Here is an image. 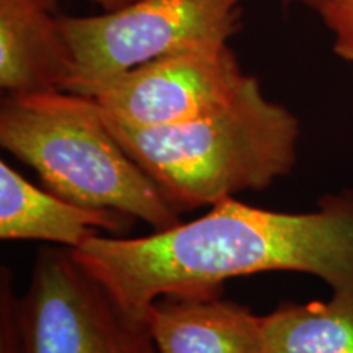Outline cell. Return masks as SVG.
Segmentation results:
<instances>
[{
    "label": "cell",
    "mask_w": 353,
    "mask_h": 353,
    "mask_svg": "<svg viewBox=\"0 0 353 353\" xmlns=\"http://www.w3.org/2000/svg\"><path fill=\"white\" fill-rule=\"evenodd\" d=\"M70 252L144 321L161 296L223 294L226 280L263 272L306 273L334 293L353 291V190L324 195L304 213L232 196L190 223L136 239L97 234Z\"/></svg>",
    "instance_id": "1"
},
{
    "label": "cell",
    "mask_w": 353,
    "mask_h": 353,
    "mask_svg": "<svg viewBox=\"0 0 353 353\" xmlns=\"http://www.w3.org/2000/svg\"><path fill=\"white\" fill-rule=\"evenodd\" d=\"M103 117L180 214L270 188L298 162L299 120L252 76L226 107L183 125L134 128Z\"/></svg>",
    "instance_id": "2"
},
{
    "label": "cell",
    "mask_w": 353,
    "mask_h": 353,
    "mask_svg": "<svg viewBox=\"0 0 353 353\" xmlns=\"http://www.w3.org/2000/svg\"><path fill=\"white\" fill-rule=\"evenodd\" d=\"M0 145L65 200L131 216L154 231L182 223V214L112 134L94 99L64 90L6 95Z\"/></svg>",
    "instance_id": "3"
},
{
    "label": "cell",
    "mask_w": 353,
    "mask_h": 353,
    "mask_svg": "<svg viewBox=\"0 0 353 353\" xmlns=\"http://www.w3.org/2000/svg\"><path fill=\"white\" fill-rule=\"evenodd\" d=\"M242 0H131L92 17L59 15L72 56L65 92L92 97L138 65L172 52L228 43Z\"/></svg>",
    "instance_id": "4"
},
{
    "label": "cell",
    "mask_w": 353,
    "mask_h": 353,
    "mask_svg": "<svg viewBox=\"0 0 353 353\" xmlns=\"http://www.w3.org/2000/svg\"><path fill=\"white\" fill-rule=\"evenodd\" d=\"M25 353H157L148 321L126 311L68 247H46L19 301Z\"/></svg>",
    "instance_id": "5"
},
{
    "label": "cell",
    "mask_w": 353,
    "mask_h": 353,
    "mask_svg": "<svg viewBox=\"0 0 353 353\" xmlns=\"http://www.w3.org/2000/svg\"><path fill=\"white\" fill-rule=\"evenodd\" d=\"M247 77L228 43L201 44L128 70L92 99L123 125L175 126L226 107Z\"/></svg>",
    "instance_id": "6"
},
{
    "label": "cell",
    "mask_w": 353,
    "mask_h": 353,
    "mask_svg": "<svg viewBox=\"0 0 353 353\" xmlns=\"http://www.w3.org/2000/svg\"><path fill=\"white\" fill-rule=\"evenodd\" d=\"M54 0H0V88L6 95L64 90L72 56Z\"/></svg>",
    "instance_id": "7"
},
{
    "label": "cell",
    "mask_w": 353,
    "mask_h": 353,
    "mask_svg": "<svg viewBox=\"0 0 353 353\" xmlns=\"http://www.w3.org/2000/svg\"><path fill=\"white\" fill-rule=\"evenodd\" d=\"M148 324L157 353H265L262 316L221 294H167Z\"/></svg>",
    "instance_id": "8"
},
{
    "label": "cell",
    "mask_w": 353,
    "mask_h": 353,
    "mask_svg": "<svg viewBox=\"0 0 353 353\" xmlns=\"http://www.w3.org/2000/svg\"><path fill=\"white\" fill-rule=\"evenodd\" d=\"M131 216L92 210L39 188L6 161L0 162V239L44 241L77 249L107 231L125 236L134 224Z\"/></svg>",
    "instance_id": "9"
},
{
    "label": "cell",
    "mask_w": 353,
    "mask_h": 353,
    "mask_svg": "<svg viewBox=\"0 0 353 353\" xmlns=\"http://www.w3.org/2000/svg\"><path fill=\"white\" fill-rule=\"evenodd\" d=\"M265 353H353V291L283 301L262 316Z\"/></svg>",
    "instance_id": "10"
},
{
    "label": "cell",
    "mask_w": 353,
    "mask_h": 353,
    "mask_svg": "<svg viewBox=\"0 0 353 353\" xmlns=\"http://www.w3.org/2000/svg\"><path fill=\"white\" fill-rule=\"evenodd\" d=\"M20 296L7 265L0 268V353H25L19 321Z\"/></svg>",
    "instance_id": "11"
},
{
    "label": "cell",
    "mask_w": 353,
    "mask_h": 353,
    "mask_svg": "<svg viewBox=\"0 0 353 353\" xmlns=\"http://www.w3.org/2000/svg\"><path fill=\"white\" fill-rule=\"evenodd\" d=\"M319 13L334 37V52L353 63V0H327Z\"/></svg>",
    "instance_id": "12"
},
{
    "label": "cell",
    "mask_w": 353,
    "mask_h": 353,
    "mask_svg": "<svg viewBox=\"0 0 353 353\" xmlns=\"http://www.w3.org/2000/svg\"><path fill=\"white\" fill-rule=\"evenodd\" d=\"M54 2H57V0H54ZM88 2L97 3V6H100L103 10H117V8L125 7L126 3L131 2V0H88Z\"/></svg>",
    "instance_id": "13"
},
{
    "label": "cell",
    "mask_w": 353,
    "mask_h": 353,
    "mask_svg": "<svg viewBox=\"0 0 353 353\" xmlns=\"http://www.w3.org/2000/svg\"><path fill=\"white\" fill-rule=\"evenodd\" d=\"M283 2H299V3H306V6H311V7H314V8H317V10H319V8L324 6L325 2H327V0H283Z\"/></svg>",
    "instance_id": "14"
}]
</instances>
